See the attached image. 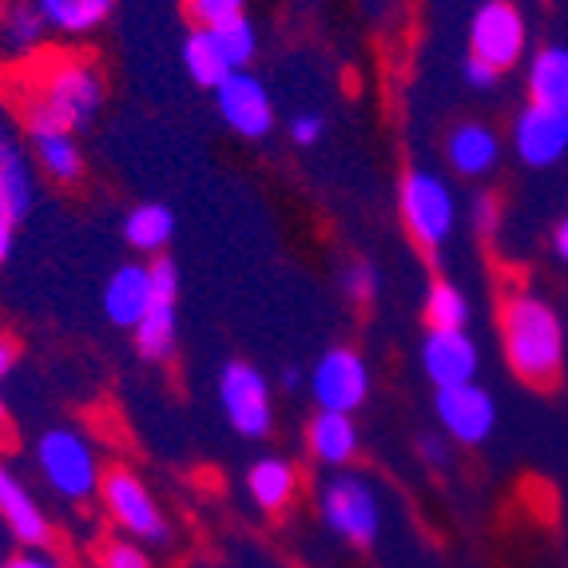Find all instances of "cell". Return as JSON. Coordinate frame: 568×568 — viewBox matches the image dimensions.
Instances as JSON below:
<instances>
[{
	"instance_id": "obj_30",
	"label": "cell",
	"mask_w": 568,
	"mask_h": 568,
	"mask_svg": "<svg viewBox=\"0 0 568 568\" xmlns=\"http://www.w3.org/2000/svg\"><path fill=\"white\" fill-rule=\"evenodd\" d=\"M100 568H152V557L143 549L140 540L132 537H115V540H104L100 552H95Z\"/></svg>"
},
{
	"instance_id": "obj_37",
	"label": "cell",
	"mask_w": 568,
	"mask_h": 568,
	"mask_svg": "<svg viewBox=\"0 0 568 568\" xmlns=\"http://www.w3.org/2000/svg\"><path fill=\"white\" fill-rule=\"evenodd\" d=\"M0 568H68V565L57 557H48L44 549H24V552H17V557L4 560Z\"/></svg>"
},
{
	"instance_id": "obj_33",
	"label": "cell",
	"mask_w": 568,
	"mask_h": 568,
	"mask_svg": "<svg viewBox=\"0 0 568 568\" xmlns=\"http://www.w3.org/2000/svg\"><path fill=\"white\" fill-rule=\"evenodd\" d=\"M323 132H326V120L318 112H298L286 123V135H291L294 148H314V143L323 140Z\"/></svg>"
},
{
	"instance_id": "obj_16",
	"label": "cell",
	"mask_w": 568,
	"mask_h": 568,
	"mask_svg": "<svg viewBox=\"0 0 568 568\" xmlns=\"http://www.w3.org/2000/svg\"><path fill=\"white\" fill-rule=\"evenodd\" d=\"M446 163L462 180H485L501 163V135L485 120H462L446 135Z\"/></svg>"
},
{
	"instance_id": "obj_6",
	"label": "cell",
	"mask_w": 568,
	"mask_h": 568,
	"mask_svg": "<svg viewBox=\"0 0 568 568\" xmlns=\"http://www.w3.org/2000/svg\"><path fill=\"white\" fill-rule=\"evenodd\" d=\"M100 501H104V513L112 517V525L123 537L140 540V545H171L168 513H163L155 493L148 489V481L135 469H128V465L104 469Z\"/></svg>"
},
{
	"instance_id": "obj_32",
	"label": "cell",
	"mask_w": 568,
	"mask_h": 568,
	"mask_svg": "<svg viewBox=\"0 0 568 568\" xmlns=\"http://www.w3.org/2000/svg\"><path fill=\"white\" fill-rule=\"evenodd\" d=\"M148 266H152L155 303H180V266H175V258L155 255Z\"/></svg>"
},
{
	"instance_id": "obj_22",
	"label": "cell",
	"mask_w": 568,
	"mask_h": 568,
	"mask_svg": "<svg viewBox=\"0 0 568 568\" xmlns=\"http://www.w3.org/2000/svg\"><path fill=\"white\" fill-rule=\"evenodd\" d=\"M123 243L132 246L135 255H163L175 239V215L168 203H135L123 215Z\"/></svg>"
},
{
	"instance_id": "obj_24",
	"label": "cell",
	"mask_w": 568,
	"mask_h": 568,
	"mask_svg": "<svg viewBox=\"0 0 568 568\" xmlns=\"http://www.w3.org/2000/svg\"><path fill=\"white\" fill-rule=\"evenodd\" d=\"M132 342L143 362H168L175 354V342H180V311H175V303H155L132 331Z\"/></svg>"
},
{
	"instance_id": "obj_40",
	"label": "cell",
	"mask_w": 568,
	"mask_h": 568,
	"mask_svg": "<svg viewBox=\"0 0 568 568\" xmlns=\"http://www.w3.org/2000/svg\"><path fill=\"white\" fill-rule=\"evenodd\" d=\"M278 386H283L286 394H298V389L306 386L303 369H298V366H283V374H278Z\"/></svg>"
},
{
	"instance_id": "obj_35",
	"label": "cell",
	"mask_w": 568,
	"mask_h": 568,
	"mask_svg": "<svg viewBox=\"0 0 568 568\" xmlns=\"http://www.w3.org/2000/svg\"><path fill=\"white\" fill-rule=\"evenodd\" d=\"M474 227L481 231L485 239L501 227V203H497V195H477L474 200Z\"/></svg>"
},
{
	"instance_id": "obj_19",
	"label": "cell",
	"mask_w": 568,
	"mask_h": 568,
	"mask_svg": "<svg viewBox=\"0 0 568 568\" xmlns=\"http://www.w3.org/2000/svg\"><path fill=\"white\" fill-rule=\"evenodd\" d=\"M246 493L263 513H283L298 497V469L291 457L266 454L246 469Z\"/></svg>"
},
{
	"instance_id": "obj_5",
	"label": "cell",
	"mask_w": 568,
	"mask_h": 568,
	"mask_svg": "<svg viewBox=\"0 0 568 568\" xmlns=\"http://www.w3.org/2000/svg\"><path fill=\"white\" fill-rule=\"evenodd\" d=\"M318 517L334 537L366 549L382 532V497L362 474L334 469L318 489Z\"/></svg>"
},
{
	"instance_id": "obj_14",
	"label": "cell",
	"mask_w": 568,
	"mask_h": 568,
	"mask_svg": "<svg viewBox=\"0 0 568 568\" xmlns=\"http://www.w3.org/2000/svg\"><path fill=\"white\" fill-rule=\"evenodd\" d=\"M0 521L9 525V532L24 549H48V540H52L48 513L40 509V501L32 497L24 477L9 462H0Z\"/></svg>"
},
{
	"instance_id": "obj_42",
	"label": "cell",
	"mask_w": 568,
	"mask_h": 568,
	"mask_svg": "<svg viewBox=\"0 0 568 568\" xmlns=\"http://www.w3.org/2000/svg\"><path fill=\"white\" fill-rule=\"evenodd\" d=\"M12 152V140H9V128H4V120H0V163H4V155Z\"/></svg>"
},
{
	"instance_id": "obj_34",
	"label": "cell",
	"mask_w": 568,
	"mask_h": 568,
	"mask_svg": "<svg viewBox=\"0 0 568 568\" xmlns=\"http://www.w3.org/2000/svg\"><path fill=\"white\" fill-rule=\"evenodd\" d=\"M462 77H465V84L469 88H477V92H493V88L501 84V77L505 72H497L493 64H485V60H477V57H465V64H462Z\"/></svg>"
},
{
	"instance_id": "obj_3",
	"label": "cell",
	"mask_w": 568,
	"mask_h": 568,
	"mask_svg": "<svg viewBox=\"0 0 568 568\" xmlns=\"http://www.w3.org/2000/svg\"><path fill=\"white\" fill-rule=\"evenodd\" d=\"M32 462L44 485L57 493L60 501L84 505L100 497V481H104V465L95 454V442L77 426H57L44 429L32 446Z\"/></svg>"
},
{
	"instance_id": "obj_13",
	"label": "cell",
	"mask_w": 568,
	"mask_h": 568,
	"mask_svg": "<svg viewBox=\"0 0 568 568\" xmlns=\"http://www.w3.org/2000/svg\"><path fill=\"white\" fill-rule=\"evenodd\" d=\"M417 366L434 382V389L462 386V382H477L481 374V346L465 331H426L422 346H417Z\"/></svg>"
},
{
	"instance_id": "obj_17",
	"label": "cell",
	"mask_w": 568,
	"mask_h": 568,
	"mask_svg": "<svg viewBox=\"0 0 568 568\" xmlns=\"http://www.w3.org/2000/svg\"><path fill=\"white\" fill-rule=\"evenodd\" d=\"M358 449H362V434H358L354 414L318 409V414L306 422V454L318 465H326V469H351Z\"/></svg>"
},
{
	"instance_id": "obj_21",
	"label": "cell",
	"mask_w": 568,
	"mask_h": 568,
	"mask_svg": "<svg viewBox=\"0 0 568 568\" xmlns=\"http://www.w3.org/2000/svg\"><path fill=\"white\" fill-rule=\"evenodd\" d=\"M525 84H529V104L568 112V48L545 44L540 52H532Z\"/></svg>"
},
{
	"instance_id": "obj_10",
	"label": "cell",
	"mask_w": 568,
	"mask_h": 568,
	"mask_svg": "<svg viewBox=\"0 0 568 568\" xmlns=\"http://www.w3.org/2000/svg\"><path fill=\"white\" fill-rule=\"evenodd\" d=\"M434 414L442 422V434L462 449L485 446L497 429V402L481 382H462L434 394Z\"/></svg>"
},
{
	"instance_id": "obj_26",
	"label": "cell",
	"mask_w": 568,
	"mask_h": 568,
	"mask_svg": "<svg viewBox=\"0 0 568 568\" xmlns=\"http://www.w3.org/2000/svg\"><path fill=\"white\" fill-rule=\"evenodd\" d=\"M426 323L429 331H465L469 326V298L462 286L437 278L426 291Z\"/></svg>"
},
{
	"instance_id": "obj_25",
	"label": "cell",
	"mask_w": 568,
	"mask_h": 568,
	"mask_svg": "<svg viewBox=\"0 0 568 568\" xmlns=\"http://www.w3.org/2000/svg\"><path fill=\"white\" fill-rule=\"evenodd\" d=\"M37 203V180H32V163L12 148L0 163V219L20 223Z\"/></svg>"
},
{
	"instance_id": "obj_27",
	"label": "cell",
	"mask_w": 568,
	"mask_h": 568,
	"mask_svg": "<svg viewBox=\"0 0 568 568\" xmlns=\"http://www.w3.org/2000/svg\"><path fill=\"white\" fill-rule=\"evenodd\" d=\"M211 37H215V44L223 48V57H227V64L235 68V72H239V68L255 64L258 32H255V24L246 20V12H243V17L223 20V24H211Z\"/></svg>"
},
{
	"instance_id": "obj_43",
	"label": "cell",
	"mask_w": 568,
	"mask_h": 568,
	"mask_svg": "<svg viewBox=\"0 0 568 568\" xmlns=\"http://www.w3.org/2000/svg\"><path fill=\"white\" fill-rule=\"evenodd\" d=\"M9 434V402H4V394H0V437Z\"/></svg>"
},
{
	"instance_id": "obj_41",
	"label": "cell",
	"mask_w": 568,
	"mask_h": 568,
	"mask_svg": "<svg viewBox=\"0 0 568 568\" xmlns=\"http://www.w3.org/2000/svg\"><path fill=\"white\" fill-rule=\"evenodd\" d=\"M552 255L568 266V219H560L557 231H552Z\"/></svg>"
},
{
	"instance_id": "obj_15",
	"label": "cell",
	"mask_w": 568,
	"mask_h": 568,
	"mask_svg": "<svg viewBox=\"0 0 568 568\" xmlns=\"http://www.w3.org/2000/svg\"><path fill=\"white\" fill-rule=\"evenodd\" d=\"M108 323L120 331H135L140 318L155 306V286H152V266L148 263H123L115 266L100 294Z\"/></svg>"
},
{
	"instance_id": "obj_7",
	"label": "cell",
	"mask_w": 568,
	"mask_h": 568,
	"mask_svg": "<svg viewBox=\"0 0 568 568\" xmlns=\"http://www.w3.org/2000/svg\"><path fill=\"white\" fill-rule=\"evenodd\" d=\"M219 406L239 437L263 442L275 429V394L255 362L235 358L219 369Z\"/></svg>"
},
{
	"instance_id": "obj_18",
	"label": "cell",
	"mask_w": 568,
	"mask_h": 568,
	"mask_svg": "<svg viewBox=\"0 0 568 568\" xmlns=\"http://www.w3.org/2000/svg\"><path fill=\"white\" fill-rule=\"evenodd\" d=\"M32 135V163L44 171L48 180L60 183V187H72V183L84 180L88 160L80 152L77 132H64V128H44V132Z\"/></svg>"
},
{
	"instance_id": "obj_23",
	"label": "cell",
	"mask_w": 568,
	"mask_h": 568,
	"mask_svg": "<svg viewBox=\"0 0 568 568\" xmlns=\"http://www.w3.org/2000/svg\"><path fill=\"white\" fill-rule=\"evenodd\" d=\"M183 72L191 77V84L215 92L235 68L227 64L223 48H219L215 37H211V29H200V24H195V29L187 32V40H183Z\"/></svg>"
},
{
	"instance_id": "obj_12",
	"label": "cell",
	"mask_w": 568,
	"mask_h": 568,
	"mask_svg": "<svg viewBox=\"0 0 568 568\" xmlns=\"http://www.w3.org/2000/svg\"><path fill=\"white\" fill-rule=\"evenodd\" d=\"M513 155L532 171L557 168L568 155V112L557 108H540V104H525L513 120Z\"/></svg>"
},
{
	"instance_id": "obj_1",
	"label": "cell",
	"mask_w": 568,
	"mask_h": 568,
	"mask_svg": "<svg viewBox=\"0 0 568 568\" xmlns=\"http://www.w3.org/2000/svg\"><path fill=\"white\" fill-rule=\"evenodd\" d=\"M501 351L525 386L549 389L565 374V323L557 306L537 291H513L501 303Z\"/></svg>"
},
{
	"instance_id": "obj_28",
	"label": "cell",
	"mask_w": 568,
	"mask_h": 568,
	"mask_svg": "<svg viewBox=\"0 0 568 568\" xmlns=\"http://www.w3.org/2000/svg\"><path fill=\"white\" fill-rule=\"evenodd\" d=\"M44 20H40L37 4H9L4 9V37L12 48H37L44 37Z\"/></svg>"
},
{
	"instance_id": "obj_39",
	"label": "cell",
	"mask_w": 568,
	"mask_h": 568,
	"mask_svg": "<svg viewBox=\"0 0 568 568\" xmlns=\"http://www.w3.org/2000/svg\"><path fill=\"white\" fill-rule=\"evenodd\" d=\"M12 246H17V223L0 219V266L12 258Z\"/></svg>"
},
{
	"instance_id": "obj_29",
	"label": "cell",
	"mask_w": 568,
	"mask_h": 568,
	"mask_svg": "<svg viewBox=\"0 0 568 568\" xmlns=\"http://www.w3.org/2000/svg\"><path fill=\"white\" fill-rule=\"evenodd\" d=\"M342 294L351 298V303L358 306H369L374 298H378L382 291V275H378V266L366 263V258H354L351 266H342Z\"/></svg>"
},
{
	"instance_id": "obj_20",
	"label": "cell",
	"mask_w": 568,
	"mask_h": 568,
	"mask_svg": "<svg viewBox=\"0 0 568 568\" xmlns=\"http://www.w3.org/2000/svg\"><path fill=\"white\" fill-rule=\"evenodd\" d=\"M48 32L64 40H84L95 29H104L115 12V0H32Z\"/></svg>"
},
{
	"instance_id": "obj_9",
	"label": "cell",
	"mask_w": 568,
	"mask_h": 568,
	"mask_svg": "<svg viewBox=\"0 0 568 568\" xmlns=\"http://www.w3.org/2000/svg\"><path fill=\"white\" fill-rule=\"evenodd\" d=\"M529 52V24L513 0H481L469 17V57L509 72Z\"/></svg>"
},
{
	"instance_id": "obj_8",
	"label": "cell",
	"mask_w": 568,
	"mask_h": 568,
	"mask_svg": "<svg viewBox=\"0 0 568 568\" xmlns=\"http://www.w3.org/2000/svg\"><path fill=\"white\" fill-rule=\"evenodd\" d=\"M369 366L354 346H331L318 354V362L306 374L314 409H331V414H358L369 398Z\"/></svg>"
},
{
	"instance_id": "obj_11",
	"label": "cell",
	"mask_w": 568,
	"mask_h": 568,
	"mask_svg": "<svg viewBox=\"0 0 568 568\" xmlns=\"http://www.w3.org/2000/svg\"><path fill=\"white\" fill-rule=\"evenodd\" d=\"M215 108L223 115V123L235 135H243V140H266V135L275 132V100H271V88L251 68H239V72H231L215 88Z\"/></svg>"
},
{
	"instance_id": "obj_38",
	"label": "cell",
	"mask_w": 568,
	"mask_h": 568,
	"mask_svg": "<svg viewBox=\"0 0 568 568\" xmlns=\"http://www.w3.org/2000/svg\"><path fill=\"white\" fill-rule=\"evenodd\" d=\"M17 342L9 338V334H0V382L9 378L12 374V366H17Z\"/></svg>"
},
{
	"instance_id": "obj_2",
	"label": "cell",
	"mask_w": 568,
	"mask_h": 568,
	"mask_svg": "<svg viewBox=\"0 0 568 568\" xmlns=\"http://www.w3.org/2000/svg\"><path fill=\"white\" fill-rule=\"evenodd\" d=\"M100 108H104L100 68L92 60L64 57L44 68L37 95H29V104H24V123H29V132H44V128L80 132V128H88L95 120Z\"/></svg>"
},
{
	"instance_id": "obj_4",
	"label": "cell",
	"mask_w": 568,
	"mask_h": 568,
	"mask_svg": "<svg viewBox=\"0 0 568 568\" xmlns=\"http://www.w3.org/2000/svg\"><path fill=\"white\" fill-rule=\"evenodd\" d=\"M398 211H402V223H406V235L414 239L426 255H437V251L454 239L457 219H462L454 187L429 168H409L406 175H402Z\"/></svg>"
},
{
	"instance_id": "obj_36",
	"label": "cell",
	"mask_w": 568,
	"mask_h": 568,
	"mask_svg": "<svg viewBox=\"0 0 568 568\" xmlns=\"http://www.w3.org/2000/svg\"><path fill=\"white\" fill-rule=\"evenodd\" d=\"M422 462L429 465V469H437V474H442V469H449V449H446V437H434V434H426L422 437Z\"/></svg>"
},
{
	"instance_id": "obj_31",
	"label": "cell",
	"mask_w": 568,
	"mask_h": 568,
	"mask_svg": "<svg viewBox=\"0 0 568 568\" xmlns=\"http://www.w3.org/2000/svg\"><path fill=\"white\" fill-rule=\"evenodd\" d=\"M187 4V17L191 24H200V29H211V24H223L231 17H243L246 0H183Z\"/></svg>"
}]
</instances>
